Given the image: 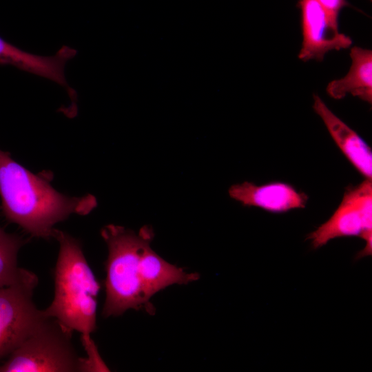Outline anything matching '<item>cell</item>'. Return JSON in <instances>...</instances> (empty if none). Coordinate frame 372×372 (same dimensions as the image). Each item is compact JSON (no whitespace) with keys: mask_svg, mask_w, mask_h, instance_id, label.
I'll use <instances>...</instances> for the list:
<instances>
[{"mask_svg":"<svg viewBox=\"0 0 372 372\" xmlns=\"http://www.w3.org/2000/svg\"><path fill=\"white\" fill-rule=\"evenodd\" d=\"M53 238L59 244L54 270V297L45 316L56 319L68 330L81 334L88 364L103 362L91 334L96 328L97 296L100 284L83 254L79 240L69 234L54 229Z\"/></svg>","mask_w":372,"mask_h":372,"instance_id":"cell-2","label":"cell"},{"mask_svg":"<svg viewBox=\"0 0 372 372\" xmlns=\"http://www.w3.org/2000/svg\"><path fill=\"white\" fill-rule=\"evenodd\" d=\"M76 53L74 48L64 45L54 55H38L24 51L0 37V65H10L54 81L66 88L69 94L73 90L67 83L65 66Z\"/></svg>","mask_w":372,"mask_h":372,"instance_id":"cell-8","label":"cell"},{"mask_svg":"<svg viewBox=\"0 0 372 372\" xmlns=\"http://www.w3.org/2000/svg\"><path fill=\"white\" fill-rule=\"evenodd\" d=\"M37 276L23 269L17 281L0 287V361L8 356L43 316L33 302Z\"/></svg>","mask_w":372,"mask_h":372,"instance_id":"cell-6","label":"cell"},{"mask_svg":"<svg viewBox=\"0 0 372 372\" xmlns=\"http://www.w3.org/2000/svg\"><path fill=\"white\" fill-rule=\"evenodd\" d=\"M358 236L365 242L359 252L360 258L372 254V181L366 178L356 187L349 188L331 216L316 230L308 235L313 249L326 245L329 240L345 236Z\"/></svg>","mask_w":372,"mask_h":372,"instance_id":"cell-5","label":"cell"},{"mask_svg":"<svg viewBox=\"0 0 372 372\" xmlns=\"http://www.w3.org/2000/svg\"><path fill=\"white\" fill-rule=\"evenodd\" d=\"M302 32L298 58L303 61H322L332 50L349 48L351 39L340 32L333 21L316 0H299Z\"/></svg>","mask_w":372,"mask_h":372,"instance_id":"cell-7","label":"cell"},{"mask_svg":"<svg viewBox=\"0 0 372 372\" xmlns=\"http://www.w3.org/2000/svg\"><path fill=\"white\" fill-rule=\"evenodd\" d=\"M229 196L246 207H257L273 213L304 208L308 196L287 183L276 182L261 185L245 181L231 185Z\"/></svg>","mask_w":372,"mask_h":372,"instance_id":"cell-9","label":"cell"},{"mask_svg":"<svg viewBox=\"0 0 372 372\" xmlns=\"http://www.w3.org/2000/svg\"><path fill=\"white\" fill-rule=\"evenodd\" d=\"M351 65L342 78L331 81L327 87L329 96L342 99L351 94L372 103V51L358 46L352 47L350 52Z\"/></svg>","mask_w":372,"mask_h":372,"instance_id":"cell-11","label":"cell"},{"mask_svg":"<svg viewBox=\"0 0 372 372\" xmlns=\"http://www.w3.org/2000/svg\"><path fill=\"white\" fill-rule=\"evenodd\" d=\"M25 243L21 236L7 233L0 227V287L14 283L23 269L17 265V255Z\"/></svg>","mask_w":372,"mask_h":372,"instance_id":"cell-12","label":"cell"},{"mask_svg":"<svg viewBox=\"0 0 372 372\" xmlns=\"http://www.w3.org/2000/svg\"><path fill=\"white\" fill-rule=\"evenodd\" d=\"M313 108L346 158L362 176L371 179V147L353 130L338 118L317 94L313 95Z\"/></svg>","mask_w":372,"mask_h":372,"instance_id":"cell-10","label":"cell"},{"mask_svg":"<svg viewBox=\"0 0 372 372\" xmlns=\"http://www.w3.org/2000/svg\"><path fill=\"white\" fill-rule=\"evenodd\" d=\"M72 334L43 312L28 335L0 364V372H84V358L76 353Z\"/></svg>","mask_w":372,"mask_h":372,"instance_id":"cell-4","label":"cell"},{"mask_svg":"<svg viewBox=\"0 0 372 372\" xmlns=\"http://www.w3.org/2000/svg\"><path fill=\"white\" fill-rule=\"evenodd\" d=\"M107 245L105 281L106 298L102 315H122L130 309H145L152 314V297L143 279L142 254L154 238L152 227L143 226L138 233L124 227L107 225L101 231Z\"/></svg>","mask_w":372,"mask_h":372,"instance_id":"cell-3","label":"cell"},{"mask_svg":"<svg viewBox=\"0 0 372 372\" xmlns=\"http://www.w3.org/2000/svg\"><path fill=\"white\" fill-rule=\"evenodd\" d=\"M0 196L6 219L32 236L53 238L54 226L72 214H88L97 205L94 196L69 197L43 176L37 175L0 149Z\"/></svg>","mask_w":372,"mask_h":372,"instance_id":"cell-1","label":"cell"},{"mask_svg":"<svg viewBox=\"0 0 372 372\" xmlns=\"http://www.w3.org/2000/svg\"><path fill=\"white\" fill-rule=\"evenodd\" d=\"M324 9L330 18L338 23V16L341 10L348 6L347 0H316Z\"/></svg>","mask_w":372,"mask_h":372,"instance_id":"cell-13","label":"cell"}]
</instances>
